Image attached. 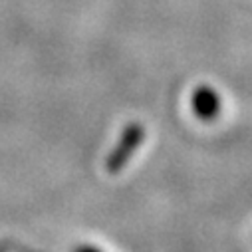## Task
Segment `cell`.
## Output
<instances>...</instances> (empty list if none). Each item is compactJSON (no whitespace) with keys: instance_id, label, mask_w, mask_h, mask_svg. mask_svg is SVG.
<instances>
[{"instance_id":"1","label":"cell","mask_w":252,"mask_h":252,"mask_svg":"<svg viewBox=\"0 0 252 252\" xmlns=\"http://www.w3.org/2000/svg\"><path fill=\"white\" fill-rule=\"evenodd\" d=\"M193 107H195V111H197L199 117L211 119V117H215L219 113L220 99L215 94V90H211V88H199L197 94H195V97H193Z\"/></svg>"}]
</instances>
